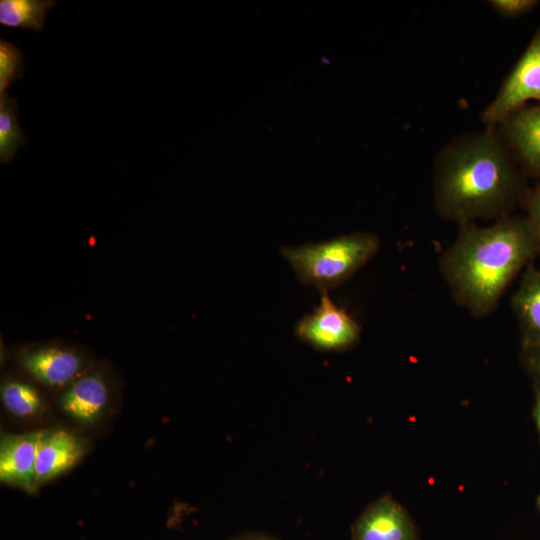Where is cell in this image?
<instances>
[{
  "label": "cell",
  "mask_w": 540,
  "mask_h": 540,
  "mask_svg": "<svg viewBox=\"0 0 540 540\" xmlns=\"http://www.w3.org/2000/svg\"><path fill=\"white\" fill-rule=\"evenodd\" d=\"M537 255L526 218L492 225L461 224L439 268L457 304L475 317L490 314L515 276Z\"/></svg>",
  "instance_id": "6da1fadb"
},
{
  "label": "cell",
  "mask_w": 540,
  "mask_h": 540,
  "mask_svg": "<svg viewBox=\"0 0 540 540\" xmlns=\"http://www.w3.org/2000/svg\"><path fill=\"white\" fill-rule=\"evenodd\" d=\"M438 214L461 224L504 217L520 191V178L503 142L489 129L462 136L436 158L433 176Z\"/></svg>",
  "instance_id": "7a4b0ae2"
},
{
  "label": "cell",
  "mask_w": 540,
  "mask_h": 540,
  "mask_svg": "<svg viewBox=\"0 0 540 540\" xmlns=\"http://www.w3.org/2000/svg\"><path fill=\"white\" fill-rule=\"evenodd\" d=\"M380 240L371 232H354L319 243L283 247L281 254L300 282L328 292L355 274L378 252Z\"/></svg>",
  "instance_id": "3957f363"
},
{
  "label": "cell",
  "mask_w": 540,
  "mask_h": 540,
  "mask_svg": "<svg viewBox=\"0 0 540 540\" xmlns=\"http://www.w3.org/2000/svg\"><path fill=\"white\" fill-rule=\"evenodd\" d=\"M294 332L299 340L316 350L341 352L357 343L361 326L331 300L328 292H323L319 304L298 320Z\"/></svg>",
  "instance_id": "277c9868"
},
{
  "label": "cell",
  "mask_w": 540,
  "mask_h": 540,
  "mask_svg": "<svg viewBox=\"0 0 540 540\" xmlns=\"http://www.w3.org/2000/svg\"><path fill=\"white\" fill-rule=\"evenodd\" d=\"M528 100L540 101V30L482 112L481 119L488 127L502 124Z\"/></svg>",
  "instance_id": "5b68a950"
},
{
  "label": "cell",
  "mask_w": 540,
  "mask_h": 540,
  "mask_svg": "<svg viewBox=\"0 0 540 540\" xmlns=\"http://www.w3.org/2000/svg\"><path fill=\"white\" fill-rule=\"evenodd\" d=\"M17 360L35 381L52 389H64L86 371L82 352L62 343H44L20 350Z\"/></svg>",
  "instance_id": "8992f818"
},
{
  "label": "cell",
  "mask_w": 540,
  "mask_h": 540,
  "mask_svg": "<svg viewBox=\"0 0 540 540\" xmlns=\"http://www.w3.org/2000/svg\"><path fill=\"white\" fill-rule=\"evenodd\" d=\"M353 540H418L416 525L408 511L386 494L359 515L352 528Z\"/></svg>",
  "instance_id": "52a82bcc"
},
{
  "label": "cell",
  "mask_w": 540,
  "mask_h": 540,
  "mask_svg": "<svg viewBox=\"0 0 540 540\" xmlns=\"http://www.w3.org/2000/svg\"><path fill=\"white\" fill-rule=\"evenodd\" d=\"M110 400V384L102 369L88 370L58 397L59 408L70 418L93 424L105 412Z\"/></svg>",
  "instance_id": "ba28073f"
},
{
  "label": "cell",
  "mask_w": 540,
  "mask_h": 540,
  "mask_svg": "<svg viewBox=\"0 0 540 540\" xmlns=\"http://www.w3.org/2000/svg\"><path fill=\"white\" fill-rule=\"evenodd\" d=\"M43 431L5 434L0 440V481L26 491L36 489L35 464Z\"/></svg>",
  "instance_id": "9c48e42d"
},
{
  "label": "cell",
  "mask_w": 540,
  "mask_h": 540,
  "mask_svg": "<svg viewBox=\"0 0 540 540\" xmlns=\"http://www.w3.org/2000/svg\"><path fill=\"white\" fill-rule=\"evenodd\" d=\"M83 444L65 430L43 431L39 442L36 464V488L74 466L83 455Z\"/></svg>",
  "instance_id": "30bf717a"
},
{
  "label": "cell",
  "mask_w": 540,
  "mask_h": 540,
  "mask_svg": "<svg viewBox=\"0 0 540 540\" xmlns=\"http://www.w3.org/2000/svg\"><path fill=\"white\" fill-rule=\"evenodd\" d=\"M511 305L518 321L522 348L540 345V268L526 267Z\"/></svg>",
  "instance_id": "8fae6325"
},
{
  "label": "cell",
  "mask_w": 540,
  "mask_h": 540,
  "mask_svg": "<svg viewBox=\"0 0 540 540\" xmlns=\"http://www.w3.org/2000/svg\"><path fill=\"white\" fill-rule=\"evenodd\" d=\"M502 124L520 159L540 177V105L521 108Z\"/></svg>",
  "instance_id": "7c38bea8"
},
{
  "label": "cell",
  "mask_w": 540,
  "mask_h": 540,
  "mask_svg": "<svg viewBox=\"0 0 540 540\" xmlns=\"http://www.w3.org/2000/svg\"><path fill=\"white\" fill-rule=\"evenodd\" d=\"M53 0H1L0 24L6 27L42 31Z\"/></svg>",
  "instance_id": "4fadbf2b"
},
{
  "label": "cell",
  "mask_w": 540,
  "mask_h": 540,
  "mask_svg": "<svg viewBox=\"0 0 540 540\" xmlns=\"http://www.w3.org/2000/svg\"><path fill=\"white\" fill-rule=\"evenodd\" d=\"M0 394L5 409L16 417L35 416L44 409L43 398L39 391L25 381L5 380L1 384Z\"/></svg>",
  "instance_id": "5bb4252c"
},
{
  "label": "cell",
  "mask_w": 540,
  "mask_h": 540,
  "mask_svg": "<svg viewBox=\"0 0 540 540\" xmlns=\"http://www.w3.org/2000/svg\"><path fill=\"white\" fill-rule=\"evenodd\" d=\"M26 141L18 123L17 102L0 93V161L9 163Z\"/></svg>",
  "instance_id": "9a60e30c"
},
{
  "label": "cell",
  "mask_w": 540,
  "mask_h": 540,
  "mask_svg": "<svg viewBox=\"0 0 540 540\" xmlns=\"http://www.w3.org/2000/svg\"><path fill=\"white\" fill-rule=\"evenodd\" d=\"M23 54L16 46L8 41L0 40V93L15 81L21 79L23 74Z\"/></svg>",
  "instance_id": "2e32d148"
},
{
  "label": "cell",
  "mask_w": 540,
  "mask_h": 540,
  "mask_svg": "<svg viewBox=\"0 0 540 540\" xmlns=\"http://www.w3.org/2000/svg\"><path fill=\"white\" fill-rule=\"evenodd\" d=\"M488 3L502 16L517 17L532 10L538 2L535 0H491Z\"/></svg>",
  "instance_id": "e0dca14e"
},
{
  "label": "cell",
  "mask_w": 540,
  "mask_h": 540,
  "mask_svg": "<svg viewBox=\"0 0 540 540\" xmlns=\"http://www.w3.org/2000/svg\"><path fill=\"white\" fill-rule=\"evenodd\" d=\"M527 209L526 219L535 242L537 255H540V185L530 195Z\"/></svg>",
  "instance_id": "ac0fdd59"
},
{
  "label": "cell",
  "mask_w": 540,
  "mask_h": 540,
  "mask_svg": "<svg viewBox=\"0 0 540 540\" xmlns=\"http://www.w3.org/2000/svg\"><path fill=\"white\" fill-rule=\"evenodd\" d=\"M522 350L524 365L534 380L535 388L540 390V345Z\"/></svg>",
  "instance_id": "d6986e66"
},
{
  "label": "cell",
  "mask_w": 540,
  "mask_h": 540,
  "mask_svg": "<svg viewBox=\"0 0 540 540\" xmlns=\"http://www.w3.org/2000/svg\"><path fill=\"white\" fill-rule=\"evenodd\" d=\"M533 415H534L537 430L540 435V390L536 388H535V403H534Z\"/></svg>",
  "instance_id": "ffe728a7"
},
{
  "label": "cell",
  "mask_w": 540,
  "mask_h": 540,
  "mask_svg": "<svg viewBox=\"0 0 540 540\" xmlns=\"http://www.w3.org/2000/svg\"><path fill=\"white\" fill-rule=\"evenodd\" d=\"M234 540H276V539L271 538L269 536L261 535V534H246Z\"/></svg>",
  "instance_id": "44dd1931"
},
{
  "label": "cell",
  "mask_w": 540,
  "mask_h": 540,
  "mask_svg": "<svg viewBox=\"0 0 540 540\" xmlns=\"http://www.w3.org/2000/svg\"><path fill=\"white\" fill-rule=\"evenodd\" d=\"M536 505H537L538 510L540 511V495L536 499Z\"/></svg>",
  "instance_id": "7402d4cb"
}]
</instances>
